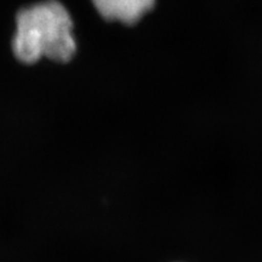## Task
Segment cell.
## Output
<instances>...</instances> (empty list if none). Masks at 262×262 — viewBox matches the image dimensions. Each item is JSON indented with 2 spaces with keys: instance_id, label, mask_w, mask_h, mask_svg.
Here are the masks:
<instances>
[{
  "instance_id": "obj_1",
  "label": "cell",
  "mask_w": 262,
  "mask_h": 262,
  "mask_svg": "<svg viewBox=\"0 0 262 262\" xmlns=\"http://www.w3.org/2000/svg\"><path fill=\"white\" fill-rule=\"evenodd\" d=\"M12 50L25 63H34L42 57L57 62L71 60L77 42L70 12L56 0L22 9L16 17Z\"/></svg>"
},
{
  "instance_id": "obj_2",
  "label": "cell",
  "mask_w": 262,
  "mask_h": 262,
  "mask_svg": "<svg viewBox=\"0 0 262 262\" xmlns=\"http://www.w3.org/2000/svg\"><path fill=\"white\" fill-rule=\"evenodd\" d=\"M156 0H93L97 11L106 19L125 25L135 24L152 9Z\"/></svg>"
}]
</instances>
